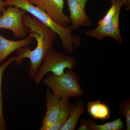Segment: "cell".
I'll list each match as a JSON object with an SVG mask.
<instances>
[{"mask_svg":"<svg viewBox=\"0 0 130 130\" xmlns=\"http://www.w3.org/2000/svg\"><path fill=\"white\" fill-rule=\"evenodd\" d=\"M14 57H11L9 59L0 66V130H6L7 129V126L5 121L3 113V99L2 91V78L3 73L8 67L14 60Z\"/></svg>","mask_w":130,"mask_h":130,"instance_id":"obj_14","label":"cell"},{"mask_svg":"<svg viewBox=\"0 0 130 130\" xmlns=\"http://www.w3.org/2000/svg\"><path fill=\"white\" fill-rule=\"evenodd\" d=\"M2 1H3V0H2Z\"/></svg>","mask_w":130,"mask_h":130,"instance_id":"obj_23","label":"cell"},{"mask_svg":"<svg viewBox=\"0 0 130 130\" xmlns=\"http://www.w3.org/2000/svg\"><path fill=\"white\" fill-rule=\"evenodd\" d=\"M87 109L89 114L95 119L104 120L110 118L109 106L100 101L89 102L87 105Z\"/></svg>","mask_w":130,"mask_h":130,"instance_id":"obj_12","label":"cell"},{"mask_svg":"<svg viewBox=\"0 0 130 130\" xmlns=\"http://www.w3.org/2000/svg\"><path fill=\"white\" fill-rule=\"evenodd\" d=\"M0 16V29L11 31L13 36L18 38L25 37L28 32L23 23L27 12L16 6L9 5Z\"/></svg>","mask_w":130,"mask_h":130,"instance_id":"obj_5","label":"cell"},{"mask_svg":"<svg viewBox=\"0 0 130 130\" xmlns=\"http://www.w3.org/2000/svg\"><path fill=\"white\" fill-rule=\"evenodd\" d=\"M76 1L79 3L80 6L84 9H85L86 4L87 2H88V0H76Z\"/></svg>","mask_w":130,"mask_h":130,"instance_id":"obj_20","label":"cell"},{"mask_svg":"<svg viewBox=\"0 0 130 130\" xmlns=\"http://www.w3.org/2000/svg\"><path fill=\"white\" fill-rule=\"evenodd\" d=\"M121 7H119L113 18L107 23L101 26H97L92 29L86 31L87 36L92 38H95L98 41H102L106 37L111 38L123 43L120 28V14Z\"/></svg>","mask_w":130,"mask_h":130,"instance_id":"obj_6","label":"cell"},{"mask_svg":"<svg viewBox=\"0 0 130 130\" xmlns=\"http://www.w3.org/2000/svg\"><path fill=\"white\" fill-rule=\"evenodd\" d=\"M46 111L43 117L41 130H48L56 122L61 109V98L53 94L49 89L46 91Z\"/></svg>","mask_w":130,"mask_h":130,"instance_id":"obj_8","label":"cell"},{"mask_svg":"<svg viewBox=\"0 0 130 130\" xmlns=\"http://www.w3.org/2000/svg\"><path fill=\"white\" fill-rule=\"evenodd\" d=\"M61 109L58 119L53 125L48 130H60L63 124L67 120L74 103L70 104L69 99L61 98Z\"/></svg>","mask_w":130,"mask_h":130,"instance_id":"obj_13","label":"cell"},{"mask_svg":"<svg viewBox=\"0 0 130 130\" xmlns=\"http://www.w3.org/2000/svg\"><path fill=\"white\" fill-rule=\"evenodd\" d=\"M6 9L5 8V6L4 5L3 1L2 0H0V13H3Z\"/></svg>","mask_w":130,"mask_h":130,"instance_id":"obj_21","label":"cell"},{"mask_svg":"<svg viewBox=\"0 0 130 130\" xmlns=\"http://www.w3.org/2000/svg\"><path fill=\"white\" fill-rule=\"evenodd\" d=\"M70 11L69 19L73 30H77L81 26L90 27L91 22L86 14L85 9L80 6L76 0H67Z\"/></svg>","mask_w":130,"mask_h":130,"instance_id":"obj_9","label":"cell"},{"mask_svg":"<svg viewBox=\"0 0 130 130\" xmlns=\"http://www.w3.org/2000/svg\"><path fill=\"white\" fill-rule=\"evenodd\" d=\"M111 6L106 14L103 18L101 19L98 23V26H101L107 23L111 20L116 14L119 7H121L124 5L122 2L118 0H113L111 1Z\"/></svg>","mask_w":130,"mask_h":130,"instance_id":"obj_16","label":"cell"},{"mask_svg":"<svg viewBox=\"0 0 130 130\" xmlns=\"http://www.w3.org/2000/svg\"><path fill=\"white\" fill-rule=\"evenodd\" d=\"M76 63V59L73 57L52 50L47 54L33 79L35 83L39 84L47 73L61 75L66 69L74 70Z\"/></svg>","mask_w":130,"mask_h":130,"instance_id":"obj_4","label":"cell"},{"mask_svg":"<svg viewBox=\"0 0 130 130\" xmlns=\"http://www.w3.org/2000/svg\"><path fill=\"white\" fill-rule=\"evenodd\" d=\"M80 126L78 130H89L88 120H81L80 121Z\"/></svg>","mask_w":130,"mask_h":130,"instance_id":"obj_18","label":"cell"},{"mask_svg":"<svg viewBox=\"0 0 130 130\" xmlns=\"http://www.w3.org/2000/svg\"><path fill=\"white\" fill-rule=\"evenodd\" d=\"M89 130H122L125 128L121 118L114 121L103 124H98L91 119H88Z\"/></svg>","mask_w":130,"mask_h":130,"instance_id":"obj_15","label":"cell"},{"mask_svg":"<svg viewBox=\"0 0 130 130\" xmlns=\"http://www.w3.org/2000/svg\"><path fill=\"white\" fill-rule=\"evenodd\" d=\"M85 110L84 102L82 100L74 103L67 120L61 127L60 130H74L81 116Z\"/></svg>","mask_w":130,"mask_h":130,"instance_id":"obj_11","label":"cell"},{"mask_svg":"<svg viewBox=\"0 0 130 130\" xmlns=\"http://www.w3.org/2000/svg\"><path fill=\"white\" fill-rule=\"evenodd\" d=\"M3 2L5 7L11 5L23 9L54 31L59 37L68 53H72L74 47H79L81 46V38L79 36L73 35L74 30L71 25L64 27L60 25L44 11L32 5L28 0H5Z\"/></svg>","mask_w":130,"mask_h":130,"instance_id":"obj_2","label":"cell"},{"mask_svg":"<svg viewBox=\"0 0 130 130\" xmlns=\"http://www.w3.org/2000/svg\"><path fill=\"white\" fill-rule=\"evenodd\" d=\"M43 79L48 88L60 98H79L84 94L78 75L74 70L66 69L59 75L48 73Z\"/></svg>","mask_w":130,"mask_h":130,"instance_id":"obj_3","label":"cell"},{"mask_svg":"<svg viewBox=\"0 0 130 130\" xmlns=\"http://www.w3.org/2000/svg\"><path fill=\"white\" fill-rule=\"evenodd\" d=\"M107 1H111L113 0H107ZM124 3V5L125 7V10L129 11L130 9V0H118Z\"/></svg>","mask_w":130,"mask_h":130,"instance_id":"obj_19","label":"cell"},{"mask_svg":"<svg viewBox=\"0 0 130 130\" xmlns=\"http://www.w3.org/2000/svg\"><path fill=\"white\" fill-rule=\"evenodd\" d=\"M29 2L46 12L57 23L63 27L71 23L69 16L63 12L64 0H28Z\"/></svg>","mask_w":130,"mask_h":130,"instance_id":"obj_7","label":"cell"},{"mask_svg":"<svg viewBox=\"0 0 130 130\" xmlns=\"http://www.w3.org/2000/svg\"><path fill=\"white\" fill-rule=\"evenodd\" d=\"M119 115H122L125 118L126 122V129L130 130V97L122 101L120 106L118 112Z\"/></svg>","mask_w":130,"mask_h":130,"instance_id":"obj_17","label":"cell"},{"mask_svg":"<svg viewBox=\"0 0 130 130\" xmlns=\"http://www.w3.org/2000/svg\"><path fill=\"white\" fill-rule=\"evenodd\" d=\"M23 23L28 29L29 35L32 36L37 42L36 47L31 50L28 46H25L16 50L17 56L14 61L20 66L24 59L30 61L29 68V75L34 79L38 71L47 54L53 50L54 42L57 34L48 26L35 17L26 14Z\"/></svg>","mask_w":130,"mask_h":130,"instance_id":"obj_1","label":"cell"},{"mask_svg":"<svg viewBox=\"0 0 130 130\" xmlns=\"http://www.w3.org/2000/svg\"><path fill=\"white\" fill-rule=\"evenodd\" d=\"M1 13H0V16H1Z\"/></svg>","mask_w":130,"mask_h":130,"instance_id":"obj_22","label":"cell"},{"mask_svg":"<svg viewBox=\"0 0 130 130\" xmlns=\"http://www.w3.org/2000/svg\"><path fill=\"white\" fill-rule=\"evenodd\" d=\"M34 38L29 35L25 38L18 41H12L0 34V66L9 55L17 50L32 43Z\"/></svg>","mask_w":130,"mask_h":130,"instance_id":"obj_10","label":"cell"}]
</instances>
